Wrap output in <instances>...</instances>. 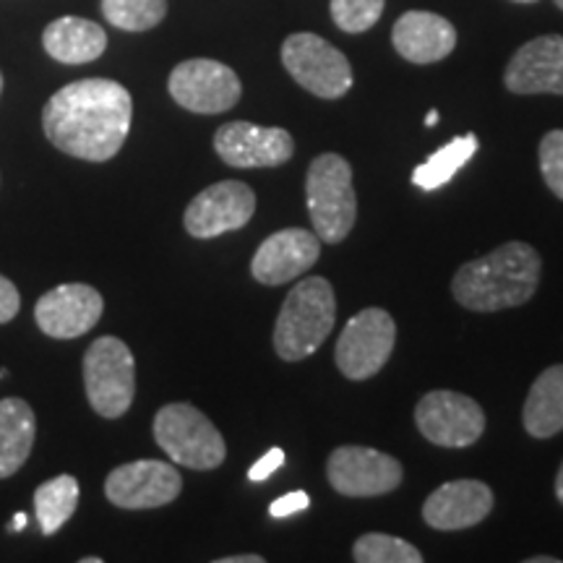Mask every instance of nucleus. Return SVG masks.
Returning <instances> with one entry per match:
<instances>
[{"label":"nucleus","instance_id":"4c0bfd02","mask_svg":"<svg viewBox=\"0 0 563 563\" xmlns=\"http://www.w3.org/2000/svg\"><path fill=\"white\" fill-rule=\"evenodd\" d=\"M514 3H538V0H514Z\"/></svg>","mask_w":563,"mask_h":563},{"label":"nucleus","instance_id":"aec40b11","mask_svg":"<svg viewBox=\"0 0 563 563\" xmlns=\"http://www.w3.org/2000/svg\"><path fill=\"white\" fill-rule=\"evenodd\" d=\"M42 45L53 60L66 63V66H81V63L100 58L108 47V34L89 19L60 16L47 24Z\"/></svg>","mask_w":563,"mask_h":563},{"label":"nucleus","instance_id":"7c9ffc66","mask_svg":"<svg viewBox=\"0 0 563 563\" xmlns=\"http://www.w3.org/2000/svg\"><path fill=\"white\" fill-rule=\"evenodd\" d=\"M21 308V295L16 290V285L9 277L0 274V323H9L11 319H16Z\"/></svg>","mask_w":563,"mask_h":563},{"label":"nucleus","instance_id":"4be33fe9","mask_svg":"<svg viewBox=\"0 0 563 563\" xmlns=\"http://www.w3.org/2000/svg\"><path fill=\"white\" fill-rule=\"evenodd\" d=\"M522 422L532 439H551L563 431V365H551L534 378Z\"/></svg>","mask_w":563,"mask_h":563},{"label":"nucleus","instance_id":"a211bd4d","mask_svg":"<svg viewBox=\"0 0 563 563\" xmlns=\"http://www.w3.org/2000/svg\"><path fill=\"white\" fill-rule=\"evenodd\" d=\"M493 511V490L481 481H454L435 488L422 504V519L439 532L481 525Z\"/></svg>","mask_w":563,"mask_h":563},{"label":"nucleus","instance_id":"b1692460","mask_svg":"<svg viewBox=\"0 0 563 563\" xmlns=\"http://www.w3.org/2000/svg\"><path fill=\"white\" fill-rule=\"evenodd\" d=\"M76 506H79V481L74 475H58L34 490V511L42 534L58 532L74 517Z\"/></svg>","mask_w":563,"mask_h":563},{"label":"nucleus","instance_id":"2f4dec72","mask_svg":"<svg viewBox=\"0 0 563 563\" xmlns=\"http://www.w3.org/2000/svg\"><path fill=\"white\" fill-rule=\"evenodd\" d=\"M217 563H264V555L249 553V555H228V559H220Z\"/></svg>","mask_w":563,"mask_h":563},{"label":"nucleus","instance_id":"a878e982","mask_svg":"<svg viewBox=\"0 0 563 563\" xmlns=\"http://www.w3.org/2000/svg\"><path fill=\"white\" fill-rule=\"evenodd\" d=\"M352 559L357 563H420L422 553L402 538L384 532H368L355 540Z\"/></svg>","mask_w":563,"mask_h":563},{"label":"nucleus","instance_id":"5701e85b","mask_svg":"<svg viewBox=\"0 0 563 563\" xmlns=\"http://www.w3.org/2000/svg\"><path fill=\"white\" fill-rule=\"evenodd\" d=\"M477 146L481 144H477L475 133H464V136L452 139L446 146H441L439 152H433L422 165L415 167L412 183L422 188V191H435V188L446 186V183L475 157Z\"/></svg>","mask_w":563,"mask_h":563},{"label":"nucleus","instance_id":"f257e3e1","mask_svg":"<svg viewBox=\"0 0 563 563\" xmlns=\"http://www.w3.org/2000/svg\"><path fill=\"white\" fill-rule=\"evenodd\" d=\"M133 100L123 84L81 79L55 91L42 110V129L55 150L76 159L108 162L131 131Z\"/></svg>","mask_w":563,"mask_h":563},{"label":"nucleus","instance_id":"ea45409f","mask_svg":"<svg viewBox=\"0 0 563 563\" xmlns=\"http://www.w3.org/2000/svg\"><path fill=\"white\" fill-rule=\"evenodd\" d=\"M553 3H555V5H559V9L563 11V0H553Z\"/></svg>","mask_w":563,"mask_h":563},{"label":"nucleus","instance_id":"f704fd0d","mask_svg":"<svg viewBox=\"0 0 563 563\" xmlns=\"http://www.w3.org/2000/svg\"><path fill=\"white\" fill-rule=\"evenodd\" d=\"M435 123H439V110H431V112H428V115H426V125H428V129H433Z\"/></svg>","mask_w":563,"mask_h":563},{"label":"nucleus","instance_id":"bb28decb","mask_svg":"<svg viewBox=\"0 0 563 563\" xmlns=\"http://www.w3.org/2000/svg\"><path fill=\"white\" fill-rule=\"evenodd\" d=\"M386 0H332V19L342 32L361 34L376 26Z\"/></svg>","mask_w":563,"mask_h":563},{"label":"nucleus","instance_id":"6e6552de","mask_svg":"<svg viewBox=\"0 0 563 563\" xmlns=\"http://www.w3.org/2000/svg\"><path fill=\"white\" fill-rule=\"evenodd\" d=\"M394 342H397V323L384 308H363L344 323L334 347V361L342 376L350 382H365L389 363Z\"/></svg>","mask_w":563,"mask_h":563},{"label":"nucleus","instance_id":"f3484780","mask_svg":"<svg viewBox=\"0 0 563 563\" xmlns=\"http://www.w3.org/2000/svg\"><path fill=\"white\" fill-rule=\"evenodd\" d=\"M511 95H561L563 97V37L545 34L530 40L514 53L504 74Z\"/></svg>","mask_w":563,"mask_h":563},{"label":"nucleus","instance_id":"393cba45","mask_svg":"<svg viewBox=\"0 0 563 563\" xmlns=\"http://www.w3.org/2000/svg\"><path fill=\"white\" fill-rule=\"evenodd\" d=\"M102 13L123 32H146L167 16V0H102Z\"/></svg>","mask_w":563,"mask_h":563},{"label":"nucleus","instance_id":"e433bc0d","mask_svg":"<svg viewBox=\"0 0 563 563\" xmlns=\"http://www.w3.org/2000/svg\"><path fill=\"white\" fill-rule=\"evenodd\" d=\"M81 563H102V559H81Z\"/></svg>","mask_w":563,"mask_h":563},{"label":"nucleus","instance_id":"1a4fd4ad","mask_svg":"<svg viewBox=\"0 0 563 563\" xmlns=\"http://www.w3.org/2000/svg\"><path fill=\"white\" fill-rule=\"evenodd\" d=\"M167 89L183 110L199 112V115L228 112L241 102L243 95L235 70L209 58L183 60L180 66H175Z\"/></svg>","mask_w":563,"mask_h":563},{"label":"nucleus","instance_id":"2eb2a0df","mask_svg":"<svg viewBox=\"0 0 563 563\" xmlns=\"http://www.w3.org/2000/svg\"><path fill=\"white\" fill-rule=\"evenodd\" d=\"M214 152L224 165L238 170H256V167H279L290 162L295 141L285 129L232 121L214 133Z\"/></svg>","mask_w":563,"mask_h":563},{"label":"nucleus","instance_id":"9d476101","mask_svg":"<svg viewBox=\"0 0 563 563\" xmlns=\"http://www.w3.org/2000/svg\"><path fill=\"white\" fill-rule=\"evenodd\" d=\"M415 422L420 433L435 446L464 449L481 441L485 412L467 394L439 389L420 399L415 407Z\"/></svg>","mask_w":563,"mask_h":563},{"label":"nucleus","instance_id":"9b49d317","mask_svg":"<svg viewBox=\"0 0 563 563\" xmlns=\"http://www.w3.org/2000/svg\"><path fill=\"white\" fill-rule=\"evenodd\" d=\"M253 214H256V194L249 183L222 180L194 196L186 217H183V224L196 241H211L224 232L245 228L253 220Z\"/></svg>","mask_w":563,"mask_h":563},{"label":"nucleus","instance_id":"58836bf2","mask_svg":"<svg viewBox=\"0 0 563 563\" xmlns=\"http://www.w3.org/2000/svg\"><path fill=\"white\" fill-rule=\"evenodd\" d=\"M0 95H3V74H0Z\"/></svg>","mask_w":563,"mask_h":563},{"label":"nucleus","instance_id":"c9c22d12","mask_svg":"<svg viewBox=\"0 0 563 563\" xmlns=\"http://www.w3.org/2000/svg\"><path fill=\"white\" fill-rule=\"evenodd\" d=\"M530 563H559V559H553V555H534Z\"/></svg>","mask_w":563,"mask_h":563},{"label":"nucleus","instance_id":"f8f14e48","mask_svg":"<svg viewBox=\"0 0 563 563\" xmlns=\"http://www.w3.org/2000/svg\"><path fill=\"white\" fill-rule=\"evenodd\" d=\"M327 477L334 490L352 498L386 496L402 485L405 470L394 456L368 446H340L327 462Z\"/></svg>","mask_w":563,"mask_h":563},{"label":"nucleus","instance_id":"c85d7f7f","mask_svg":"<svg viewBox=\"0 0 563 563\" xmlns=\"http://www.w3.org/2000/svg\"><path fill=\"white\" fill-rule=\"evenodd\" d=\"M308 506H311V498H308V493L306 490H292V493H287V496L277 498V501L269 506V514L274 519H285V517H292V514L306 511Z\"/></svg>","mask_w":563,"mask_h":563},{"label":"nucleus","instance_id":"20e7f679","mask_svg":"<svg viewBox=\"0 0 563 563\" xmlns=\"http://www.w3.org/2000/svg\"><path fill=\"white\" fill-rule=\"evenodd\" d=\"M306 201L316 235L323 243H342L357 220L350 162L332 152L319 154L306 175Z\"/></svg>","mask_w":563,"mask_h":563},{"label":"nucleus","instance_id":"dca6fc26","mask_svg":"<svg viewBox=\"0 0 563 563\" xmlns=\"http://www.w3.org/2000/svg\"><path fill=\"white\" fill-rule=\"evenodd\" d=\"M321 256V238L311 230L287 228L274 232L258 245L251 262L253 279L266 287H279L285 282L298 279Z\"/></svg>","mask_w":563,"mask_h":563},{"label":"nucleus","instance_id":"7ed1b4c3","mask_svg":"<svg viewBox=\"0 0 563 563\" xmlns=\"http://www.w3.org/2000/svg\"><path fill=\"white\" fill-rule=\"evenodd\" d=\"M336 323L332 282L323 277L300 279L285 298L274 323V350L282 361L298 363L327 342Z\"/></svg>","mask_w":563,"mask_h":563},{"label":"nucleus","instance_id":"c756f323","mask_svg":"<svg viewBox=\"0 0 563 563\" xmlns=\"http://www.w3.org/2000/svg\"><path fill=\"white\" fill-rule=\"evenodd\" d=\"M282 464H285V452H282L279 446H274V449H269V452H266V454L262 456V460H258V462L253 464V467L249 470V481H253V483L269 481V477H272L274 473H277Z\"/></svg>","mask_w":563,"mask_h":563},{"label":"nucleus","instance_id":"423d86ee","mask_svg":"<svg viewBox=\"0 0 563 563\" xmlns=\"http://www.w3.org/2000/svg\"><path fill=\"white\" fill-rule=\"evenodd\" d=\"M84 389L97 415L115 420L131 410L136 397V361L118 336H100L84 355Z\"/></svg>","mask_w":563,"mask_h":563},{"label":"nucleus","instance_id":"ddd939ff","mask_svg":"<svg viewBox=\"0 0 563 563\" xmlns=\"http://www.w3.org/2000/svg\"><path fill=\"white\" fill-rule=\"evenodd\" d=\"M183 490V477L173 464L159 460H139L115 467L104 481V496L125 511L159 509L173 504Z\"/></svg>","mask_w":563,"mask_h":563},{"label":"nucleus","instance_id":"72a5a7b5","mask_svg":"<svg viewBox=\"0 0 563 563\" xmlns=\"http://www.w3.org/2000/svg\"><path fill=\"white\" fill-rule=\"evenodd\" d=\"M555 496H559V501L563 506V464H561L559 475H555Z\"/></svg>","mask_w":563,"mask_h":563},{"label":"nucleus","instance_id":"473e14b6","mask_svg":"<svg viewBox=\"0 0 563 563\" xmlns=\"http://www.w3.org/2000/svg\"><path fill=\"white\" fill-rule=\"evenodd\" d=\"M24 527H26V514H16V517L11 519L9 532H19V530H24Z\"/></svg>","mask_w":563,"mask_h":563},{"label":"nucleus","instance_id":"6ab92c4d","mask_svg":"<svg viewBox=\"0 0 563 563\" xmlns=\"http://www.w3.org/2000/svg\"><path fill=\"white\" fill-rule=\"evenodd\" d=\"M391 42L394 51L405 60L428 66V63H439L454 53L456 30L452 21L439 16V13L407 11L394 24Z\"/></svg>","mask_w":563,"mask_h":563},{"label":"nucleus","instance_id":"412c9836","mask_svg":"<svg viewBox=\"0 0 563 563\" xmlns=\"http://www.w3.org/2000/svg\"><path fill=\"white\" fill-rule=\"evenodd\" d=\"M37 439V418L19 397L0 399V481L16 475L30 460Z\"/></svg>","mask_w":563,"mask_h":563},{"label":"nucleus","instance_id":"0eeeda50","mask_svg":"<svg viewBox=\"0 0 563 563\" xmlns=\"http://www.w3.org/2000/svg\"><path fill=\"white\" fill-rule=\"evenodd\" d=\"M282 63L302 89L321 100H340L352 87L350 60L319 34H290L282 45Z\"/></svg>","mask_w":563,"mask_h":563},{"label":"nucleus","instance_id":"39448f33","mask_svg":"<svg viewBox=\"0 0 563 563\" xmlns=\"http://www.w3.org/2000/svg\"><path fill=\"white\" fill-rule=\"evenodd\" d=\"M154 441L175 464L201 473L220 467L228 456V446L214 422L188 402L162 407L154 418Z\"/></svg>","mask_w":563,"mask_h":563},{"label":"nucleus","instance_id":"f03ea898","mask_svg":"<svg viewBox=\"0 0 563 563\" xmlns=\"http://www.w3.org/2000/svg\"><path fill=\"white\" fill-rule=\"evenodd\" d=\"M540 253L522 241H511L498 245L488 256L464 264L454 274L452 292L467 311H504L532 298L540 285Z\"/></svg>","mask_w":563,"mask_h":563},{"label":"nucleus","instance_id":"cd10ccee","mask_svg":"<svg viewBox=\"0 0 563 563\" xmlns=\"http://www.w3.org/2000/svg\"><path fill=\"white\" fill-rule=\"evenodd\" d=\"M540 173L555 199L563 201V129L548 131L540 141Z\"/></svg>","mask_w":563,"mask_h":563},{"label":"nucleus","instance_id":"4468645a","mask_svg":"<svg viewBox=\"0 0 563 563\" xmlns=\"http://www.w3.org/2000/svg\"><path fill=\"white\" fill-rule=\"evenodd\" d=\"M104 300L100 290L81 282L53 287L34 306V319L42 334L53 340H76L97 327L102 319Z\"/></svg>","mask_w":563,"mask_h":563}]
</instances>
